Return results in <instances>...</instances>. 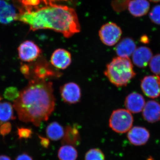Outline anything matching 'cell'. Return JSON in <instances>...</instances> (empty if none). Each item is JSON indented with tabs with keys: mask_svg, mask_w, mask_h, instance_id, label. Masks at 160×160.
Masks as SVG:
<instances>
[{
	"mask_svg": "<svg viewBox=\"0 0 160 160\" xmlns=\"http://www.w3.org/2000/svg\"><path fill=\"white\" fill-rule=\"evenodd\" d=\"M30 75L29 79L46 80L50 77H58L61 73L55 70L45 60H41L29 65Z\"/></svg>",
	"mask_w": 160,
	"mask_h": 160,
	"instance_id": "5b68a950",
	"label": "cell"
},
{
	"mask_svg": "<svg viewBox=\"0 0 160 160\" xmlns=\"http://www.w3.org/2000/svg\"><path fill=\"white\" fill-rule=\"evenodd\" d=\"M2 99V98H1V96H0V101Z\"/></svg>",
	"mask_w": 160,
	"mask_h": 160,
	"instance_id": "836d02e7",
	"label": "cell"
},
{
	"mask_svg": "<svg viewBox=\"0 0 160 160\" xmlns=\"http://www.w3.org/2000/svg\"><path fill=\"white\" fill-rule=\"evenodd\" d=\"M141 88L148 97L155 98L160 95V78L157 75L145 77L142 80Z\"/></svg>",
	"mask_w": 160,
	"mask_h": 160,
	"instance_id": "ba28073f",
	"label": "cell"
},
{
	"mask_svg": "<svg viewBox=\"0 0 160 160\" xmlns=\"http://www.w3.org/2000/svg\"><path fill=\"white\" fill-rule=\"evenodd\" d=\"M11 124L9 122L3 123L0 126V134L3 137H5L9 134L11 132Z\"/></svg>",
	"mask_w": 160,
	"mask_h": 160,
	"instance_id": "4316f807",
	"label": "cell"
},
{
	"mask_svg": "<svg viewBox=\"0 0 160 160\" xmlns=\"http://www.w3.org/2000/svg\"><path fill=\"white\" fill-rule=\"evenodd\" d=\"M85 160H105V155L101 149H90L86 153Z\"/></svg>",
	"mask_w": 160,
	"mask_h": 160,
	"instance_id": "7402d4cb",
	"label": "cell"
},
{
	"mask_svg": "<svg viewBox=\"0 0 160 160\" xmlns=\"http://www.w3.org/2000/svg\"><path fill=\"white\" fill-rule=\"evenodd\" d=\"M146 102L142 95L133 92L127 96L125 100V105L127 110L133 113L142 111Z\"/></svg>",
	"mask_w": 160,
	"mask_h": 160,
	"instance_id": "5bb4252c",
	"label": "cell"
},
{
	"mask_svg": "<svg viewBox=\"0 0 160 160\" xmlns=\"http://www.w3.org/2000/svg\"><path fill=\"white\" fill-rule=\"evenodd\" d=\"M12 107L11 103L8 102H0V126L3 123L16 118Z\"/></svg>",
	"mask_w": 160,
	"mask_h": 160,
	"instance_id": "ffe728a7",
	"label": "cell"
},
{
	"mask_svg": "<svg viewBox=\"0 0 160 160\" xmlns=\"http://www.w3.org/2000/svg\"><path fill=\"white\" fill-rule=\"evenodd\" d=\"M80 142L79 132L77 127L73 126H66L62 140V144L71 146H77Z\"/></svg>",
	"mask_w": 160,
	"mask_h": 160,
	"instance_id": "ac0fdd59",
	"label": "cell"
},
{
	"mask_svg": "<svg viewBox=\"0 0 160 160\" xmlns=\"http://www.w3.org/2000/svg\"><path fill=\"white\" fill-rule=\"evenodd\" d=\"M152 57L151 49L146 46H141L136 48L132 54V62L139 68H145Z\"/></svg>",
	"mask_w": 160,
	"mask_h": 160,
	"instance_id": "4fadbf2b",
	"label": "cell"
},
{
	"mask_svg": "<svg viewBox=\"0 0 160 160\" xmlns=\"http://www.w3.org/2000/svg\"><path fill=\"white\" fill-rule=\"evenodd\" d=\"M149 1L153 2H160V0H149Z\"/></svg>",
	"mask_w": 160,
	"mask_h": 160,
	"instance_id": "d6a6232c",
	"label": "cell"
},
{
	"mask_svg": "<svg viewBox=\"0 0 160 160\" xmlns=\"http://www.w3.org/2000/svg\"><path fill=\"white\" fill-rule=\"evenodd\" d=\"M58 155L60 160H76L78 153L74 146L65 145L60 147Z\"/></svg>",
	"mask_w": 160,
	"mask_h": 160,
	"instance_id": "44dd1931",
	"label": "cell"
},
{
	"mask_svg": "<svg viewBox=\"0 0 160 160\" xmlns=\"http://www.w3.org/2000/svg\"><path fill=\"white\" fill-rule=\"evenodd\" d=\"M149 66L151 71L160 78V54L152 57L149 62Z\"/></svg>",
	"mask_w": 160,
	"mask_h": 160,
	"instance_id": "603a6c76",
	"label": "cell"
},
{
	"mask_svg": "<svg viewBox=\"0 0 160 160\" xmlns=\"http://www.w3.org/2000/svg\"><path fill=\"white\" fill-rule=\"evenodd\" d=\"M105 75L111 83L118 86H126L136 75L129 58H113L107 65Z\"/></svg>",
	"mask_w": 160,
	"mask_h": 160,
	"instance_id": "3957f363",
	"label": "cell"
},
{
	"mask_svg": "<svg viewBox=\"0 0 160 160\" xmlns=\"http://www.w3.org/2000/svg\"><path fill=\"white\" fill-rule=\"evenodd\" d=\"M136 49V45L130 38H123L115 47L116 52L120 57L129 58Z\"/></svg>",
	"mask_w": 160,
	"mask_h": 160,
	"instance_id": "e0dca14e",
	"label": "cell"
},
{
	"mask_svg": "<svg viewBox=\"0 0 160 160\" xmlns=\"http://www.w3.org/2000/svg\"><path fill=\"white\" fill-rule=\"evenodd\" d=\"M149 18L152 22L160 25V5L154 6L149 14Z\"/></svg>",
	"mask_w": 160,
	"mask_h": 160,
	"instance_id": "d4e9b609",
	"label": "cell"
},
{
	"mask_svg": "<svg viewBox=\"0 0 160 160\" xmlns=\"http://www.w3.org/2000/svg\"><path fill=\"white\" fill-rule=\"evenodd\" d=\"M72 62L71 54L64 49H58L52 54L50 63L57 69H65L68 68Z\"/></svg>",
	"mask_w": 160,
	"mask_h": 160,
	"instance_id": "30bf717a",
	"label": "cell"
},
{
	"mask_svg": "<svg viewBox=\"0 0 160 160\" xmlns=\"http://www.w3.org/2000/svg\"><path fill=\"white\" fill-rule=\"evenodd\" d=\"M18 53L20 60L26 62H31L39 57L42 50L34 42L27 40L20 44L18 48Z\"/></svg>",
	"mask_w": 160,
	"mask_h": 160,
	"instance_id": "52a82bcc",
	"label": "cell"
},
{
	"mask_svg": "<svg viewBox=\"0 0 160 160\" xmlns=\"http://www.w3.org/2000/svg\"><path fill=\"white\" fill-rule=\"evenodd\" d=\"M0 160H11V158L5 155H0Z\"/></svg>",
	"mask_w": 160,
	"mask_h": 160,
	"instance_id": "4dcf8cb0",
	"label": "cell"
},
{
	"mask_svg": "<svg viewBox=\"0 0 160 160\" xmlns=\"http://www.w3.org/2000/svg\"><path fill=\"white\" fill-rule=\"evenodd\" d=\"M133 122V117L130 112L127 109H118L112 113L109 126L116 132L123 133L130 130Z\"/></svg>",
	"mask_w": 160,
	"mask_h": 160,
	"instance_id": "277c9868",
	"label": "cell"
},
{
	"mask_svg": "<svg viewBox=\"0 0 160 160\" xmlns=\"http://www.w3.org/2000/svg\"><path fill=\"white\" fill-rule=\"evenodd\" d=\"M18 135L19 139H28L31 137L32 132L31 129L25 127L18 128Z\"/></svg>",
	"mask_w": 160,
	"mask_h": 160,
	"instance_id": "484cf974",
	"label": "cell"
},
{
	"mask_svg": "<svg viewBox=\"0 0 160 160\" xmlns=\"http://www.w3.org/2000/svg\"><path fill=\"white\" fill-rule=\"evenodd\" d=\"M20 121L39 126L49 119L55 107L52 83L46 80L31 79L13 102Z\"/></svg>",
	"mask_w": 160,
	"mask_h": 160,
	"instance_id": "6da1fadb",
	"label": "cell"
},
{
	"mask_svg": "<svg viewBox=\"0 0 160 160\" xmlns=\"http://www.w3.org/2000/svg\"><path fill=\"white\" fill-rule=\"evenodd\" d=\"M122 35V29L115 23L109 22L103 25L99 32L100 40L107 46H114L119 42Z\"/></svg>",
	"mask_w": 160,
	"mask_h": 160,
	"instance_id": "8992f818",
	"label": "cell"
},
{
	"mask_svg": "<svg viewBox=\"0 0 160 160\" xmlns=\"http://www.w3.org/2000/svg\"><path fill=\"white\" fill-rule=\"evenodd\" d=\"M142 111L143 118L149 122H156L160 120V104L158 102L148 101Z\"/></svg>",
	"mask_w": 160,
	"mask_h": 160,
	"instance_id": "9a60e30c",
	"label": "cell"
},
{
	"mask_svg": "<svg viewBox=\"0 0 160 160\" xmlns=\"http://www.w3.org/2000/svg\"><path fill=\"white\" fill-rule=\"evenodd\" d=\"M39 138H40V140H41L40 142H41V144L42 146L46 148H48L49 145V140L46 138L42 137L40 136H39Z\"/></svg>",
	"mask_w": 160,
	"mask_h": 160,
	"instance_id": "f546056e",
	"label": "cell"
},
{
	"mask_svg": "<svg viewBox=\"0 0 160 160\" xmlns=\"http://www.w3.org/2000/svg\"><path fill=\"white\" fill-rule=\"evenodd\" d=\"M20 71L26 78L29 79L30 75V67L28 64H22L20 67Z\"/></svg>",
	"mask_w": 160,
	"mask_h": 160,
	"instance_id": "83f0119b",
	"label": "cell"
},
{
	"mask_svg": "<svg viewBox=\"0 0 160 160\" xmlns=\"http://www.w3.org/2000/svg\"><path fill=\"white\" fill-rule=\"evenodd\" d=\"M150 134L149 131L144 127L135 126L128 131L127 138L130 142L136 146L145 145L148 142Z\"/></svg>",
	"mask_w": 160,
	"mask_h": 160,
	"instance_id": "8fae6325",
	"label": "cell"
},
{
	"mask_svg": "<svg viewBox=\"0 0 160 160\" xmlns=\"http://www.w3.org/2000/svg\"><path fill=\"white\" fill-rule=\"evenodd\" d=\"M64 133L65 129L57 122H52L46 127V135L52 141H58L62 139Z\"/></svg>",
	"mask_w": 160,
	"mask_h": 160,
	"instance_id": "d6986e66",
	"label": "cell"
},
{
	"mask_svg": "<svg viewBox=\"0 0 160 160\" xmlns=\"http://www.w3.org/2000/svg\"><path fill=\"white\" fill-rule=\"evenodd\" d=\"M28 24L32 31L49 29L71 37L80 32L81 26L77 14L73 8L51 5L34 11H27L18 16V19Z\"/></svg>",
	"mask_w": 160,
	"mask_h": 160,
	"instance_id": "7a4b0ae2",
	"label": "cell"
},
{
	"mask_svg": "<svg viewBox=\"0 0 160 160\" xmlns=\"http://www.w3.org/2000/svg\"><path fill=\"white\" fill-rule=\"evenodd\" d=\"M15 160H33V159L29 155L24 152L22 154L19 155L16 158Z\"/></svg>",
	"mask_w": 160,
	"mask_h": 160,
	"instance_id": "f1b7e54d",
	"label": "cell"
},
{
	"mask_svg": "<svg viewBox=\"0 0 160 160\" xmlns=\"http://www.w3.org/2000/svg\"><path fill=\"white\" fill-rule=\"evenodd\" d=\"M60 93L65 102L73 104L78 102L81 98L79 86L74 82L66 83L61 87Z\"/></svg>",
	"mask_w": 160,
	"mask_h": 160,
	"instance_id": "9c48e42d",
	"label": "cell"
},
{
	"mask_svg": "<svg viewBox=\"0 0 160 160\" xmlns=\"http://www.w3.org/2000/svg\"><path fill=\"white\" fill-rule=\"evenodd\" d=\"M148 0H130L128 4V10L135 17H141L147 14L150 9Z\"/></svg>",
	"mask_w": 160,
	"mask_h": 160,
	"instance_id": "2e32d148",
	"label": "cell"
},
{
	"mask_svg": "<svg viewBox=\"0 0 160 160\" xmlns=\"http://www.w3.org/2000/svg\"><path fill=\"white\" fill-rule=\"evenodd\" d=\"M14 6L6 0H0V24L8 25L18 19Z\"/></svg>",
	"mask_w": 160,
	"mask_h": 160,
	"instance_id": "7c38bea8",
	"label": "cell"
},
{
	"mask_svg": "<svg viewBox=\"0 0 160 160\" xmlns=\"http://www.w3.org/2000/svg\"><path fill=\"white\" fill-rule=\"evenodd\" d=\"M141 40L142 42L147 43L149 42V39H148V38H147L146 36H142V38H141Z\"/></svg>",
	"mask_w": 160,
	"mask_h": 160,
	"instance_id": "1f68e13d",
	"label": "cell"
},
{
	"mask_svg": "<svg viewBox=\"0 0 160 160\" xmlns=\"http://www.w3.org/2000/svg\"><path fill=\"white\" fill-rule=\"evenodd\" d=\"M20 92L16 87H9L6 89L4 92V97L9 101L14 102L18 98Z\"/></svg>",
	"mask_w": 160,
	"mask_h": 160,
	"instance_id": "cb8c5ba5",
	"label": "cell"
}]
</instances>
